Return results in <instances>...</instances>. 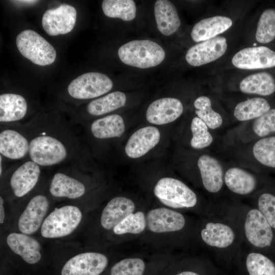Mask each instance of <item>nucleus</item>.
<instances>
[{"mask_svg": "<svg viewBox=\"0 0 275 275\" xmlns=\"http://www.w3.org/2000/svg\"><path fill=\"white\" fill-rule=\"evenodd\" d=\"M233 25L232 19L224 15H214L197 22L190 33L192 40L197 43L214 38L228 31Z\"/></svg>", "mask_w": 275, "mask_h": 275, "instance_id": "393cba45", "label": "nucleus"}, {"mask_svg": "<svg viewBox=\"0 0 275 275\" xmlns=\"http://www.w3.org/2000/svg\"><path fill=\"white\" fill-rule=\"evenodd\" d=\"M108 263L107 257L98 252L78 254L63 266L61 275H100Z\"/></svg>", "mask_w": 275, "mask_h": 275, "instance_id": "ddd939ff", "label": "nucleus"}, {"mask_svg": "<svg viewBox=\"0 0 275 275\" xmlns=\"http://www.w3.org/2000/svg\"><path fill=\"white\" fill-rule=\"evenodd\" d=\"M160 133L157 128L148 126L135 131L128 139L125 147L128 157L138 158L146 154L159 142Z\"/></svg>", "mask_w": 275, "mask_h": 275, "instance_id": "412c9836", "label": "nucleus"}, {"mask_svg": "<svg viewBox=\"0 0 275 275\" xmlns=\"http://www.w3.org/2000/svg\"><path fill=\"white\" fill-rule=\"evenodd\" d=\"M255 159L264 167L275 169V135L262 138L252 148Z\"/></svg>", "mask_w": 275, "mask_h": 275, "instance_id": "72a5a7b5", "label": "nucleus"}, {"mask_svg": "<svg viewBox=\"0 0 275 275\" xmlns=\"http://www.w3.org/2000/svg\"><path fill=\"white\" fill-rule=\"evenodd\" d=\"M173 275H209V272L205 274V272H201L194 269H185L179 271Z\"/></svg>", "mask_w": 275, "mask_h": 275, "instance_id": "a19ab883", "label": "nucleus"}, {"mask_svg": "<svg viewBox=\"0 0 275 275\" xmlns=\"http://www.w3.org/2000/svg\"><path fill=\"white\" fill-rule=\"evenodd\" d=\"M255 39L262 44L270 43L275 39V9H265L261 14L257 24Z\"/></svg>", "mask_w": 275, "mask_h": 275, "instance_id": "c9c22d12", "label": "nucleus"}, {"mask_svg": "<svg viewBox=\"0 0 275 275\" xmlns=\"http://www.w3.org/2000/svg\"><path fill=\"white\" fill-rule=\"evenodd\" d=\"M25 124L31 160L42 168L80 164L79 124L39 118Z\"/></svg>", "mask_w": 275, "mask_h": 275, "instance_id": "f257e3e1", "label": "nucleus"}, {"mask_svg": "<svg viewBox=\"0 0 275 275\" xmlns=\"http://www.w3.org/2000/svg\"><path fill=\"white\" fill-rule=\"evenodd\" d=\"M195 113L211 129H215L223 124L222 116L212 107L210 99L206 96H200L194 102Z\"/></svg>", "mask_w": 275, "mask_h": 275, "instance_id": "f704fd0d", "label": "nucleus"}, {"mask_svg": "<svg viewBox=\"0 0 275 275\" xmlns=\"http://www.w3.org/2000/svg\"><path fill=\"white\" fill-rule=\"evenodd\" d=\"M126 96L121 91H115L90 101L86 110L92 116H100L119 109L125 105Z\"/></svg>", "mask_w": 275, "mask_h": 275, "instance_id": "c756f323", "label": "nucleus"}, {"mask_svg": "<svg viewBox=\"0 0 275 275\" xmlns=\"http://www.w3.org/2000/svg\"><path fill=\"white\" fill-rule=\"evenodd\" d=\"M113 87V82L106 75L98 72H89L72 80L67 87V92L73 99L87 100L103 95Z\"/></svg>", "mask_w": 275, "mask_h": 275, "instance_id": "9d476101", "label": "nucleus"}, {"mask_svg": "<svg viewBox=\"0 0 275 275\" xmlns=\"http://www.w3.org/2000/svg\"><path fill=\"white\" fill-rule=\"evenodd\" d=\"M239 89L244 94L269 96L275 92V79L267 72L254 73L241 80Z\"/></svg>", "mask_w": 275, "mask_h": 275, "instance_id": "c85d7f7f", "label": "nucleus"}, {"mask_svg": "<svg viewBox=\"0 0 275 275\" xmlns=\"http://www.w3.org/2000/svg\"><path fill=\"white\" fill-rule=\"evenodd\" d=\"M199 236L207 249L218 259L238 263L245 246L235 227L218 215H206Z\"/></svg>", "mask_w": 275, "mask_h": 275, "instance_id": "7ed1b4c3", "label": "nucleus"}, {"mask_svg": "<svg viewBox=\"0 0 275 275\" xmlns=\"http://www.w3.org/2000/svg\"><path fill=\"white\" fill-rule=\"evenodd\" d=\"M30 138L25 124L1 125L0 155L13 164L28 158Z\"/></svg>", "mask_w": 275, "mask_h": 275, "instance_id": "423d86ee", "label": "nucleus"}, {"mask_svg": "<svg viewBox=\"0 0 275 275\" xmlns=\"http://www.w3.org/2000/svg\"><path fill=\"white\" fill-rule=\"evenodd\" d=\"M6 242L9 249L25 262L34 264L40 261L41 246L36 239L22 233L12 232L7 236Z\"/></svg>", "mask_w": 275, "mask_h": 275, "instance_id": "5701e85b", "label": "nucleus"}, {"mask_svg": "<svg viewBox=\"0 0 275 275\" xmlns=\"http://www.w3.org/2000/svg\"><path fill=\"white\" fill-rule=\"evenodd\" d=\"M16 44L20 53L35 64L46 66L56 60L54 48L35 31L29 29L21 31L17 36Z\"/></svg>", "mask_w": 275, "mask_h": 275, "instance_id": "6e6552de", "label": "nucleus"}, {"mask_svg": "<svg viewBox=\"0 0 275 275\" xmlns=\"http://www.w3.org/2000/svg\"><path fill=\"white\" fill-rule=\"evenodd\" d=\"M155 197L164 205L175 209L196 208L199 204L196 193L181 180L164 177L154 188Z\"/></svg>", "mask_w": 275, "mask_h": 275, "instance_id": "39448f33", "label": "nucleus"}, {"mask_svg": "<svg viewBox=\"0 0 275 275\" xmlns=\"http://www.w3.org/2000/svg\"><path fill=\"white\" fill-rule=\"evenodd\" d=\"M228 46L227 39L221 36L197 43L187 50L185 60L194 67L212 63L225 54Z\"/></svg>", "mask_w": 275, "mask_h": 275, "instance_id": "f8f14e48", "label": "nucleus"}, {"mask_svg": "<svg viewBox=\"0 0 275 275\" xmlns=\"http://www.w3.org/2000/svg\"><path fill=\"white\" fill-rule=\"evenodd\" d=\"M146 227V215L143 212L139 211L127 215L114 228L113 231L118 235L138 234L143 232Z\"/></svg>", "mask_w": 275, "mask_h": 275, "instance_id": "e433bc0d", "label": "nucleus"}, {"mask_svg": "<svg viewBox=\"0 0 275 275\" xmlns=\"http://www.w3.org/2000/svg\"><path fill=\"white\" fill-rule=\"evenodd\" d=\"M250 199L252 205L261 212L275 233V185L266 186Z\"/></svg>", "mask_w": 275, "mask_h": 275, "instance_id": "7c9ffc66", "label": "nucleus"}, {"mask_svg": "<svg viewBox=\"0 0 275 275\" xmlns=\"http://www.w3.org/2000/svg\"><path fill=\"white\" fill-rule=\"evenodd\" d=\"M5 219V210L4 207V200L2 196H0V223L3 224Z\"/></svg>", "mask_w": 275, "mask_h": 275, "instance_id": "79ce46f5", "label": "nucleus"}, {"mask_svg": "<svg viewBox=\"0 0 275 275\" xmlns=\"http://www.w3.org/2000/svg\"><path fill=\"white\" fill-rule=\"evenodd\" d=\"M147 227L152 232H179L187 226V219L180 212L164 207L152 209L146 215Z\"/></svg>", "mask_w": 275, "mask_h": 275, "instance_id": "2eb2a0df", "label": "nucleus"}, {"mask_svg": "<svg viewBox=\"0 0 275 275\" xmlns=\"http://www.w3.org/2000/svg\"><path fill=\"white\" fill-rule=\"evenodd\" d=\"M28 110V102L23 96L13 93L0 95L1 125L21 124Z\"/></svg>", "mask_w": 275, "mask_h": 275, "instance_id": "4be33fe9", "label": "nucleus"}, {"mask_svg": "<svg viewBox=\"0 0 275 275\" xmlns=\"http://www.w3.org/2000/svg\"><path fill=\"white\" fill-rule=\"evenodd\" d=\"M102 9L105 16L124 21L133 20L136 14V5L132 0H104Z\"/></svg>", "mask_w": 275, "mask_h": 275, "instance_id": "473e14b6", "label": "nucleus"}, {"mask_svg": "<svg viewBox=\"0 0 275 275\" xmlns=\"http://www.w3.org/2000/svg\"><path fill=\"white\" fill-rule=\"evenodd\" d=\"M270 109L269 102L265 99L256 97L241 101L234 109V116L239 121L256 119Z\"/></svg>", "mask_w": 275, "mask_h": 275, "instance_id": "2f4dec72", "label": "nucleus"}, {"mask_svg": "<svg viewBox=\"0 0 275 275\" xmlns=\"http://www.w3.org/2000/svg\"><path fill=\"white\" fill-rule=\"evenodd\" d=\"M77 11L72 6L62 4L54 9L47 10L42 18V25L45 32L51 36L64 35L74 28Z\"/></svg>", "mask_w": 275, "mask_h": 275, "instance_id": "4468645a", "label": "nucleus"}, {"mask_svg": "<svg viewBox=\"0 0 275 275\" xmlns=\"http://www.w3.org/2000/svg\"><path fill=\"white\" fill-rule=\"evenodd\" d=\"M10 167L7 172L10 191L16 198L24 197L36 186L42 168L29 158Z\"/></svg>", "mask_w": 275, "mask_h": 275, "instance_id": "1a4fd4ad", "label": "nucleus"}, {"mask_svg": "<svg viewBox=\"0 0 275 275\" xmlns=\"http://www.w3.org/2000/svg\"><path fill=\"white\" fill-rule=\"evenodd\" d=\"M49 206L45 195L38 194L32 197L18 219V228L21 233L30 235L41 228Z\"/></svg>", "mask_w": 275, "mask_h": 275, "instance_id": "f3484780", "label": "nucleus"}, {"mask_svg": "<svg viewBox=\"0 0 275 275\" xmlns=\"http://www.w3.org/2000/svg\"><path fill=\"white\" fill-rule=\"evenodd\" d=\"M120 60L125 64L145 69L161 63L166 57L162 47L150 40H134L121 46L118 51Z\"/></svg>", "mask_w": 275, "mask_h": 275, "instance_id": "20e7f679", "label": "nucleus"}, {"mask_svg": "<svg viewBox=\"0 0 275 275\" xmlns=\"http://www.w3.org/2000/svg\"><path fill=\"white\" fill-rule=\"evenodd\" d=\"M134 210L135 204L131 199L121 196L115 197L103 208L100 217V224L106 230H113Z\"/></svg>", "mask_w": 275, "mask_h": 275, "instance_id": "a878e982", "label": "nucleus"}, {"mask_svg": "<svg viewBox=\"0 0 275 275\" xmlns=\"http://www.w3.org/2000/svg\"><path fill=\"white\" fill-rule=\"evenodd\" d=\"M232 65L242 70H258L275 67V51L265 46H250L236 52Z\"/></svg>", "mask_w": 275, "mask_h": 275, "instance_id": "9b49d317", "label": "nucleus"}, {"mask_svg": "<svg viewBox=\"0 0 275 275\" xmlns=\"http://www.w3.org/2000/svg\"><path fill=\"white\" fill-rule=\"evenodd\" d=\"M192 138L190 144L196 149L209 147L213 142V137L208 131L206 124L198 117H194L191 123Z\"/></svg>", "mask_w": 275, "mask_h": 275, "instance_id": "4c0bfd02", "label": "nucleus"}, {"mask_svg": "<svg viewBox=\"0 0 275 275\" xmlns=\"http://www.w3.org/2000/svg\"><path fill=\"white\" fill-rule=\"evenodd\" d=\"M271 255L244 247L238 263L245 275H275Z\"/></svg>", "mask_w": 275, "mask_h": 275, "instance_id": "b1692460", "label": "nucleus"}, {"mask_svg": "<svg viewBox=\"0 0 275 275\" xmlns=\"http://www.w3.org/2000/svg\"><path fill=\"white\" fill-rule=\"evenodd\" d=\"M82 217L80 209L76 206L68 205L57 208L44 219L41 234L49 239L68 236L79 226Z\"/></svg>", "mask_w": 275, "mask_h": 275, "instance_id": "0eeeda50", "label": "nucleus"}, {"mask_svg": "<svg viewBox=\"0 0 275 275\" xmlns=\"http://www.w3.org/2000/svg\"><path fill=\"white\" fill-rule=\"evenodd\" d=\"M181 101L176 98L166 97L155 100L148 107L146 117L150 123L163 125L177 119L183 113Z\"/></svg>", "mask_w": 275, "mask_h": 275, "instance_id": "aec40b11", "label": "nucleus"}, {"mask_svg": "<svg viewBox=\"0 0 275 275\" xmlns=\"http://www.w3.org/2000/svg\"><path fill=\"white\" fill-rule=\"evenodd\" d=\"M146 269L144 261L139 258H128L115 264L110 275H143Z\"/></svg>", "mask_w": 275, "mask_h": 275, "instance_id": "58836bf2", "label": "nucleus"}, {"mask_svg": "<svg viewBox=\"0 0 275 275\" xmlns=\"http://www.w3.org/2000/svg\"><path fill=\"white\" fill-rule=\"evenodd\" d=\"M49 192L56 198L76 199L86 194V187L80 178L66 172L64 166L60 167L51 178Z\"/></svg>", "mask_w": 275, "mask_h": 275, "instance_id": "a211bd4d", "label": "nucleus"}, {"mask_svg": "<svg viewBox=\"0 0 275 275\" xmlns=\"http://www.w3.org/2000/svg\"><path fill=\"white\" fill-rule=\"evenodd\" d=\"M11 2L13 3L16 5L20 6H30L33 5L38 2V1H11Z\"/></svg>", "mask_w": 275, "mask_h": 275, "instance_id": "37998d69", "label": "nucleus"}, {"mask_svg": "<svg viewBox=\"0 0 275 275\" xmlns=\"http://www.w3.org/2000/svg\"><path fill=\"white\" fill-rule=\"evenodd\" d=\"M213 207L215 215L235 227L245 247L275 255V233L258 209L234 201L213 203Z\"/></svg>", "mask_w": 275, "mask_h": 275, "instance_id": "f03ea898", "label": "nucleus"}, {"mask_svg": "<svg viewBox=\"0 0 275 275\" xmlns=\"http://www.w3.org/2000/svg\"><path fill=\"white\" fill-rule=\"evenodd\" d=\"M204 188L212 195L219 193L224 186V172L220 162L208 154L200 156L197 161Z\"/></svg>", "mask_w": 275, "mask_h": 275, "instance_id": "6ab92c4d", "label": "nucleus"}, {"mask_svg": "<svg viewBox=\"0 0 275 275\" xmlns=\"http://www.w3.org/2000/svg\"><path fill=\"white\" fill-rule=\"evenodd\" d=\"M125 126L123 118L118 114H112L93 121L90 126L93 137L99 140L120 138Z\"/></svg>", "mask_w": 275, "mask_h": 275, "instance_id": "cd10ccee", "label": "nucleus"}, {"mask_svg": "<svg viewBox=\"0 0 275 275\" xmlns=\"http://www.w3.org/2000/svg\"><path fill=\"white\" fill-rule=\"evenodd\" d=\"M252 129L258 136L266 137L275 132V108H270L259 118L255 119Z\"/></svg>", "mask_w": 275, "mask_h": 275, "instance_id": "ea45409f", "label": "nucleus"}, {"mask_svg": "<svg viewBox=\"0 0 275 275\" xmlns=\"http://www.w3.org/2000/svg\"><path fill=\"white\" fill-rule=\"evenodd\" d=\"M224 183L231 193L239 197L251 198L264 188L257 176L238 167H231L224 172Z\"/></svg>", "mask_w": 275, "mask_h": 275, "instance_id": "dca6fc26", "label": "nucleus"}, {"mask_svg": "<svg viewBox=\"0 0 275 275\" xmlns=\"http://www.w3.org/2000/svg\"><path fill=\"white\" fill-rule=\"evenodd\" d=\"M154 11L157 27L162 35L170 36L180 28L181 21L177 10L170 1H156Z\"/></svg>", "mask_w": 275, "mask_h": 275, "instance_id": "bb28decb", "label": "nucleus"}]
</instances>
